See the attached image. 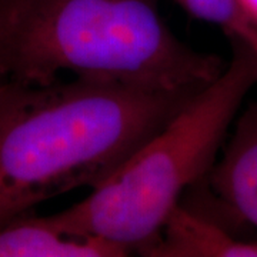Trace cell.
Returning <instances> with one entry per match:
<instances>
[{"label": "cell", "mask_w": 257, "mask_h": 257, "mask_svg": "<svg viewBox=\"0 0 257 257\" xmlns=\"http://www.w3.org/2000/svg\"><path fill=\"white\" fill-rule=\"evenodd\" d=\"M193 18L216 25L227 35L236 36L250 25L234 0H173Z\"/></svg>", "instance_id": "obj_7"}, {"label": "cell", "mask_w": 257, "mask_h": 257, "mask_svg": "<svg viewBox=\"0 0 257 257\" xmlns=\"http://www.w3.org/2000/svg\"><path fill=\"white\" fill-rule=\"evenodd\" d=\"M233 56L214 80L90 194L47 216L72 236L139 254L155 243L193 186L207 179L241 103L257 84V56L230 37Z\"/></svg>", "instance_id": "obj_3"}, {"label": "cell", "mask_w": 257, "mask_h": 257, "mask_svg": "<svg viewBox=\"0 0 257 257\" xmlns=\"http://www.w3.org/2000/svg\"><path fill=\"white\" fill-rule=\"evenodd\" d=\"M233 37H239V39H241L244 43H247L248 46H250V49H251L257 56V28H254L251 23L247 25L243 30H240L239 33Z\"/></svg>", "instance_id": "obj_9"}, {"label": "cell", "mask_w": 257, "mask_h": 257, "mask_svg": "<svg viewBox=\"0 0 257 257\" xmlns=\"http://www.w3.org/2000/svg\"><path fill=\"white\" fill-rule=\"evenodd\" d=\"M130 251L97 237L72 236L32 211L0 226V257H123Z\"/></svg>", "instance_id": "obj_6"}, {"label": "cell", "mask_w": 257, "mask_h": 257, "mask_svg": "<svg viewBox=\"0 0 257 257\" xmlns=\"http://www.w3.org/2000/svg\"><path fill=\"white\" fill-rule=\"evenodd\" d=\"M149 257H257V241L236 237L210 217L180 203L160 236L142 253Z\"/></svg>", "instance_id": "obj_5"}, {"label": "cell", "mask_w": 257, "mask_h": 257, "mask_svg": "<svg viewBox=\"0 0 257 257\" xmlns=\"http://www.w3.org/2000/svg\"><path fill=\"white\" fill-rule=\"evenodd\" d=\"M167 26L157 0H12L0 12V80L73 77L202 90L224 69Z\"/></svg>", "instance_id": "obj_2"}, {"label": "cell", "mask_w": 257, "mask_h": 257, "mask_svg": "<svg viewBox=\"0 0 257 257\" xmlns=\"http://www.w3.org/2000/svg\"><path fill=\"white\" fill-rule=\"evenodd\" d=\"M199 92L84 77L0 80V226L103 183Z\"/></svg>", "instance_id": "obj_1"}, {"label": "cell", "mask_w": 257, "mask_h": 257, "mask_svg": "<svg viewBox=\"0 0 257 257\" xmlns=\"http://www.w3.org/2000/svg\"><path fill=\"white\" fill-rule=\"evenodd\" d=\"M248 22L257 28V0H234Z\"/></svg>", "instance_id": "obj_8"}, {"label": "cell", "mask_w": 257, "mask_h": 257, "mask_svg": "<svg viewBox=\"0 0 257 257\" xmlns=\"http://www.w3.org/2000/svg\"><path fill=\"white\" fill-rule=\"evenodd\" d=\"M207 179L221 202L257 230V103L237 120Z\"/></svg>", "instance_id": "obj_4"}, {"label": "cell", "mask_w": 257, "mask_h": 257, "mask_svg": "<svg viewBox=\"0 0 257 257\" xmlns=\"http://www.w3.org/2000/svg\"><path fill=\"white\" fill-rule=\"evenodd\" d=\"M10 2H12V0H0V12L5 9V8L9 5Z\"/></svg>", "instance_id": "obj_10"}]
</instances>
